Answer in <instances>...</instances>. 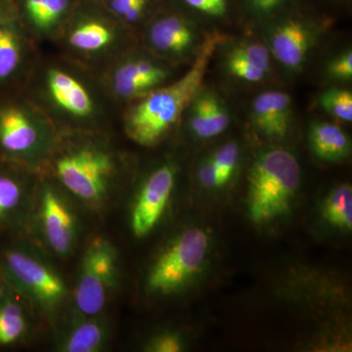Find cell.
Wrapping results in <instances>:
<instances>
[{
    "instance_id": "30",
    "label": "cell",
    "mask_w": 352,
    "mask_h": 352,
    "mask_svg": "<svg viewBox=\"0 0 352 352\" xmlns=\"http://www.w3.org/2000/svg\"><path fill=\"white\" fill-rule=\"evenodd\" d=\"M190 7L210 17H222L227 12L226 0H183Z\"/></svg>"
},
{
    "instance_id": "5",
    "label": "cell",
    "mask_w": 352,
    "mask_h": 352,
    "mask_svg": "<svg viewBox=\"0 0 352 352\" xmlns=\"http://www.w3.org/2000/svg\"><path fill=\"white\" fill-rule=\"evenodd\" d=\"M117 273L115 247L104 238H95L83 256L75 289V302L80 314L89 317L101 314L115 286Z\"/></svg>"
},
{
    "instance_id": "26",
    "label": "cell",
    "mask_w": 352,
    "mask_h": 352,
    "mask_svg": "<svg viewBox=\"0 0 352 352\" xmlns=\"http://www.w3.org/2000/svg\"><path fill=\"white\" fill-rule=\"evenodd\" d=\"M22 198L20 182L13 176L0 175V222L17 210Z\"/></svg>"
},
{
    "instance_id": "24",
    "label": "cell",
    "mask_w": 352,
    "mask_h": 352,
    "mask_svg": "<svg viewBox=\"0 0 352 352\" xmlns=\"http://www.w3.org/2000/svg\"><path fill=\"white\" fill-rule=\"evenodd\" d=\"M240 147L236 142L220 146L210 156L219 175V187H223L235 175L240 162Z\"/></svg>"
},
{
    "instance_id": "10",
    "label": "cell",
    "mask_w": 352,
    "mask_h": 352,
    "mask_svg": "<svg viewBox=\"0 0 352 352\" xmlns=\"http://www.w3.org/2000/svg\"><path fill=\"white\" fill-rule=\"evenodd\" d=\"M315 34L311 25L302 21H283L268 34V48L285 69L298 71L302 68L314 46Z\"/></svg>"
},
{
    "instance_id": "29",
    "label": "cell",
    "mask_w": 352,
    "mask_h": 352,
    "mask_svg": "<svg viewBox=\"0 0 352 352\" xmlns=\"http://www.w3.org/2000/svg\"><path fill=\"white\" fill-rule=\"evenodd\" d=\"M182 338L175 333H161L147 346V351L153 352H178L182 351Z\"/></svg>"
},
{
    "instance_id": "33",
    "label": "cell",
    "mask_w": 352,
    "mask_h": 352,
    "mask_svg": "<svg viewBox=\"0 0 352 352\" xmlns=\"http://www.w3.org/2000/svg\"><path fill=\"white\" fill-rule=\"evenodd\" d=\"M139 1L141 0H111L110 6L113 12L122 17L127 9L131 8L132 6Z\"/></svg>"
},
{
    "instance_id": "16",
    "label": "cell",
    "mask_w": 352,
    "mask_h": 352,
    "mask_svg": "<svg viewBox=\"0 0 352 352\" xmlns=\"http://www.w3.org/2000/svg\"><path fill=\"white\" fill-rule=\"evenodd\" d=\"M115 39V32L102 21L87 20L78 23L69 32L68 43L74 50L95 53L106 50Z\"/></svg>"
},
{
    "instance_id": "31",
    "label": "cell",
    "mask_w": 352,
    "mask_h": 352,
    "mask_svg": "<svg viewBox=\"0 0 352 352\" xmlns=\"http://www.w3.org/2000/svg\"><path fill=\"white\" fill-rule=\"evenodd\" d=\"M198 175L201 186L207 189L219 188V175L210 157L201 164Z\"/></svg>"
},
{
    "instance_id": "18",
    "label": "cell",
    "mask_w": 352,
    "mask_h": 352,
    "mask_svg": "<svg viewBox=\"0 0 352 352\" xmlns=\"http://www.w3.org/2000/svg\"><path fill=\"white\" fill-rule=\"evenodd\" d=\"M322 215L327 223L340 230H352V188L342 184L333 188L322 206Z\"/></svg>"
},
{
    "instance_id": "22",
    "label": "cell",
    "mask_w": 352,
    "mask_h": 352,
    "mask_svg": "<svg viewBox=\"0 0 352 352\" xmlns=\"http://www.w3.org/2000/svg\"><path fill=\"white\" fill-rule=\"evenodd\" d=\"M112 87L115 94L120 98L132 99L144 96L155 89L157 85L149 78L136 75L126 61H124L113 72Z\"/></svg>"
},
{
    "instance_id": "23",
    "label": "cell",
    "mask_w": 352,
    "mask_h": 352,
    "mask_svg": "<svg viewBox=\"0 0 352 352\" xmlns=\"http://www.w3.org/2000/svg\"><path fill=\"white\" fill-rule=\"evenodd\" d=\"M322 109L336 119L351 122L352 120V94L342 88H330L319 96Z\"/></svg>"
},
{
    "instance_id": "7",
    "label": "cell",
    "mask_w": 352,
    "mask_h": 352,
    "mask_svg": "<svg viewBox=\"0 0 352 352\" xmlns=\"http://www.w3.org/2000/svg\"><path fill=\"white\" fill-rule=\"evenodd\" d=\"M175 166L168 163L146 178L132 207L131 230L135 237H145L157 226L175 189Z\"/></svg>"
},
{
    "instance_id": "1",
    "label": "cell",
    "mask_w": 352,
    "mask_h": 352,
    "mask_svg": "<svg viewBox=\"0 0 352 352\" xmlns=\"http://www.w3.org/2000/svg\"><path fill=\"white\" fill-rule=\"evenodd\" d=\"M220 38L204 39L189 71L166 87L155 88L129 109L124 120L127 135L145 147L159 143L175 127L183 112L201 89L210 60Z\"/></svg>"
},
{
    "instance_id": "8",
    "label": "cell",
    "mask_w": 352,
    "mask_h": 352,
    "mask_svg": "<svg viewBox=\"0 0 352 352\" xmlns=\"http://www.w3.org/2000/svg\"><path fill=\"white\" fill-rule=\"evenodd\" d=\"M41 230L55 254L66 256L76 239V222L71 208L54 189H44L41 201Z\"/></svg>"
},
{
    "instance_id": "32",
    "label": "cell",
    "mask_w": 352,
    "mask_h": 352,
    "mask_svg": "<svg viewBox=\"0 0 352 352\" xmlns=\"http://www.w3.org/2000/svg\"><path fill=\"white\" fill-rule=\"evenodd\" d=\"M146 6H147V0H141L132 6L131 8L127 9L122 18H124L127 22H136L143 15Z\"/></svg>"
},
{
    "instance_id": "4",
    "label": "cell",
    "mask_w": 352,
    "mask_h": 352,
    "mask_svg": "<svg viewBox=\"0 0 352 352\" xmlns=\"http://www.w3.org/2000/svg\"><path fill=\"white\" fill-rule=\"evenodd\" d=\"M54 168L63 186L89 205H96L107 196L116 173L112 154L94 144L69 148L58 157Z\"/></svg>"
},
{
    "instance_id": "28",
    "label": "cell",
    "mask_w": 352,
    "mask_h": 352,
    "mask_svg": "<svg viewBox=\"0 0 352 352\" xmlns=\"http://www.w3.org/2000/svg\"><path fill=\"white\" fill-rule=\"evenodd\" d=\"M329 76L338 82H351L352 78V51L346 50L328 64Z\"/></svg>"
},
{
    "instance_id": "12",
    "label": "cell",
    "mask_w": 352,
    "mask_h": 352,
    "mask_svg": "<svg viewBox=\"0 0 352 352\" xmlns=\"http://www.w3.org/2000/svg\"><path fill=\"white\" fill-rule=\"evenodd\" d=\"M293 102L286 92L266 91L252 101L251 120L256 131L265 138L281 140L289 134Z\"/></svg>"
},
{
    "instance_id": "3",
    "label": "cell",
    "mask_w": 352,
    "mask_h": 352,
    "mask_svg": "<svg viewBox=\"0 0 352 352\" xmlns=\"http://www.w3.org/2000/svg\"><path fill=\"white\" fill-rule=\"evenodd\" d=\"M212 247L207 230L194 226L185 229L162 250L146 277L152 295L171 296L189 286L205 268Z\"/></svg>"
},
{
    "instance_id": "14",
    "label": "cell",
    "mask_w": 352,
    "mask_h": 352,
    "mask_svg": "<svg viewBox=\"0 0 352 352\" xmlns=\"http://www.w3.org/2000/svg\"><path fill=\"white\" fill-rule=\"evenodd\" d=\"M189 107V126L196 138H214L226 131L230 124L228 109L212 90L201 89Z\"/></svg>"
},
{
    "instance_id": "35",
    "label": "cell",
    "mask_w": 352,
    "mask_h": 352,
    "mask_svg": "<svg viewBox=\"0 0 352 352\" xmlns=\"http://www.w3.org/2000/svg\"><path fill=\"white\" fill-rule=\"evenodd\" d=\"M6 288H4L3 282H2L1 277H0V302L6 298Z\"/></svg>"
},
{
    "instance_id": "2",
    "label": "cell",
    "mask_w": 352,
    "mask_h": 352,
    "mask_svg": "<svg viewBox=\"0 0 352 352\" xmlns=\"http://www.w3.org/2000/svg\"><path fill=\"white\" fill-rule=\"evenodd\" d=\"M302 171L288 150L271 148L258 155L248 177V214L265 224L288 214L298 195Z\"/></svg>"
},
{
    "instance_id": "6",
    "label": "cell",
    "mask_w": 352,
    "mask_h": 352,
    "mask_svg": "<svg viewBox=\"0 0 352 352\" xmlns=\"http://www.w3.org/2000/svg\"><path fill=\"white\" fill-rule=\"evenodd\" d=\"M3 264L11 281L41 307L50 309L63 302L67 294L63 279L38 258L20 250H10L4 256Z\"/></svg>"
},
{
    "instance_id": "17",
    "label": "cell",
    "mask_w": 352,
    "mask_h": 352,
    "mask_svg": "<svg viewBox=\"0 0 352 352\" xmlns=\"http://www.w3.org/2000/svg\"><path fill=\"white\" fill-rule=\"evenodd\" d=\"M24 45L19 30L8 20L0 19V82H6L19 69Z\"/></svg>"
},
{
    "instance_id": "34",
    "label": "cell",
    "mask_w": 352,
    "mask_h": 352,
    "mask_svg": "<svg viewBox=\"0 0 352 352\" xmlns=\"http://www.w3.org/2000/svg\"><path fill=\"white\" fill-rule=\"evenodd\" d=\"M285 0H263L259 4L256 11L261 13H268L270 11L274 10L278 6H281Z\"/></svg>"
},
{
    "instance_id": "19",
    "label": "cell",
    "mask_w": 352,
    "mask_h": 352,
    "mask_svg": "<svg viewBox=\"0 0 352 352\" xmlns=\"http://www.w3.org/2000/svg\"><path fill=\"white\" fill-rule=\"evenodd\" d=\"M106 331L101 322L89 319L78 324L71 331L62 344V351L66 352H96L104 346Z\"/></svg>"
},
{
    "instance_id": "11",
    "label": "cell",
    "mask_w": 352,
    "mask_h": 352,
    "mask_svg": "<svg viewBox=\"0 0 352 352\" xmlns=\"http://www.w3.org/2000/svg\"><path fill=\"white\" fill-rule=\"evenodd\" d=\"M46 88L53 104L69 117L87 120L94 115L96 108L89 90L65 69H51L46 78Z\"/></svg>"
},
{
    "instance_id": "20",
    "label": "cell",
    "mask_w": 352,
    "mask_h": 352,
    "mask_svg": "<svg viewBox=\"0 0 352 352\" xmlns=\"http://www.w3.org/2000/svg\"><path fill=\"white\" fill-rule=\"evenodd\" d=\"M69 3V0H25V15L36 29L47 32L60 22Z\"/></svg>"
},
{
    "instance_id": "21",
    "label": "cell",
    "mask_w": 352,
    "mask_h": 352,
    "mask_svg": "<svg viewBox=\"0 0 352 352\" xmlns=\"http://www.w3.org/2000/svg\"><path fill=\"white\" fill-rule=\"evenodd\" d=\"M27 331V319L19 303L6 296L0 302V344L19 342Z\"/></svg>"
},
{
    "instance_id": "9",
    "label": "cell",
    "mask_w": 352,
    "mask_h": 352,
    "mask_svg": "<svg viewBox=\"0 0 352 352\" xmlns=\"http://www.w3.org/2000/svg\"><path fill=\"white\" fill-rule=\"evenodd\" d=\"M43 139L41 124L34 113L17 104L0 108V146L9 154L25 156Z\"/></svg>"
},
{
    "instance_id": "27",
    "label": "cell",
    "mask_w": 352,
    "mask_h": 352,
    "mask_svg": "<svg viewBox=\"0 0 352 352\" xmlns=\"http://www.w3.org/2000/svg\"><path fill=\"white\" fill-rule=\"evenodd\" d=\"M226 68L231 76L248 82H261L267 75L263 69L228 52L226 56Z\"/></svg>"
},
{
    "instance_id": "13",
    "label": "cell",
    "mask_w": 352,
    "mask_h": 352,
    "mask_svg": "<svg viewBox=\"0 0 352 352\" xmlns=\"http://www.w3.org/2000/svg\"><path fill=\"white\" fill-rule=\"evenodd\" d=\"M148 41L160 54L183 57L196 50L198 34L188 21L175 15L159 18L150 25Z\"/></svg>"
},
{
    "instance_id": "25",
    "label": "cell",
    "mask_w": 352,
    "mask_h": 352,
    "mask_svg": "<svg viewBox=\"0 0 352 352\" xmlns=\"http://www.w3.org/2000/svg\"><path fill=\"white\" fill-rule=\"evenodd\" d=\"M228 53L245 60L254 66L258 67V69H263L266 74L270 72L271 60L270 48L258 41H242L231 47Z\"/></svg>"
},
{
    "instance_id": "15",
    "label": "cell",
    "mask_w": 352,
    "mask_h": 352,
    "mask_svg": "<svg viewBox=\"0 0 352 352\" xmlns=\"http://www.w3.org/2000/svg\"><path fill=\"white\" fill-rule=\"evenodd\" d=\"M308 141L315 156L328 163L342 161L351 153V139L332 122H314L308 133Z\"/></svg>"
}]
</instances>
